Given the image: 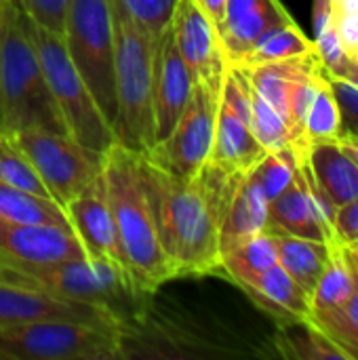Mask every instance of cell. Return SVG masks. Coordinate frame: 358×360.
Here are the masks:
<instances>
[{
    "label": "cell",
    "instance_id": "cell-36",
    "mask_svg": "<svg viewBox=\"0 0 358 360\" xmlns=\"http://www.w3.org/2000/svg\"><path fill=\"white\" fill-rule=\"evenodd\" d=\"M314 51H317L321 63L327 70H333V68H338L344 61L346 49L342 44L340 32H338V23L325 27L319 36H314Z\"/></svg>",
    "mask_w": 358,
    "mask_h": 360
},
{
    "label": "cell",
    "instance_id": "cell-29",
    "mask_svg": "<svg viewBox=\"0 0 358 360\" xmlns=\"http://www.w3.org/2000/svg\"><path fill=\"white\" fill-rule=\"evenodd\" d=\"M0 184L51 198L34 165L11 135H0Z\"/></svg>",
    "mask_w": 358,
    "mask_h": 360
},
{
    "label": "cell",
    "instance_id": "cell-11",
    "mask_svg": "<svg viewBox=\"0 0 358 360\" xmlns=\"http://www.w3.org/2000/svg\"><path fill=\"white\" fill-rule=\"evenodd\" d=\"M219 93L194 82L186 110L181 112L173 131L158 141L148 154L154 162L177 177L192 179L209 160L215 135V116Z\"/></svg>",
    "mask_w": 358,
    "mask_h": 360
},
{
    "label": "cell",
    "instance_id": "cell-24",
    "mask_svg": "<svg viewBox=\"0 0 358 360\" xmlns=\"http://www.w3.org/2000/svg\"><path fill=\"white\" fill-rule=\"evenodd\" d=\"M279 264L274 236L270 232L253 234L219 253V274L236 287L247 289L260 274Z\"/></svg>",
    "mask_w": 358,
    "mask_h": 360
},
{
    "label": "cell",
    "instance_id": "cell-21",
    "mask_svg": "<svg viewBox=\"0 0 358 360\" xmlns=\"http://www.w3.org/2000/svg\"><path fill=\"white\" fill-rule=\"evenodd\" d=\"M243 291L279 323L289 319H310V295L281 264L268 268Z\"/></svg>",
    "mask_w": 358,
    "mask_h": 360
},
{
    "label": "cell",
    "instance_id": "cell-14",
    "mask_svg": "<svg viewBox=\"0 0 358 360\" xmlns=\"http://www.w3.org/2000/svg\"><path fill=\"white\" fill-rule=\"evenodd\" d=\"M70 228L84 249L87 257L108 259L122 264V251L118 243V232L114 215L110 209L103 177L99 175L82 192H78L65 207Z\"/></svg>",
    "mask_w": 358,
    "mask_h": 360
},
{
    "label": "cell",
    "instance_id": "cell-44",
    "mask_svg": "<svg viewBox=\"0 0 358 360\" xmlns=\"http://www.w3.org/2000/svg\"><path fill=\"white\" fill-rule=\"evenodd\" d=\"M348 55H350V57H354V59L358 61V49L357 51H348Z\"/></svg>",
    "mask_w": 358,
    "mask_h": 360
},
{
    "label": "cell",
    "instance_id": "cell-35",
    "mask_svg": "<svg viewBox=\"0 0 358 360\" xmlns=\"http://www.w3.org/2000/svg\"><path fill=\"white\" fill-rule=\"evenodd\" d=\"M327 70V68H325ZM329 84L335 93L338 105H340V137H354L358 139V89L354 84L335 78L327 72Z\"/></svg>",
    "mask_w": 358,
    "mask_h": 360
},
{
    "label": "cell",
    "instance_id": "cell-12",
    "mask_svg": "<svg viewBox=\"0 0 358 360\" xmlns=\"http://www.w3.org/2000/svg\"><path fill=\"white\" fill-rule=\"evenodd\" d=\"M333 219L335 209L314 184L306 158L300 156V165L291 184L268 205L266 232L338 243Z\"/></svg>",
    "mask_w": 358,
    "mask_h": 360
},
{
    "label": "cell",
    "instance_id": "cell-37",
    "mask_svg": "<svg viewBox=\"0 0 358 360\" xmlns=\"http://www.w3.org/2000/svg\"><path fill=\"white\" fill-rule=\"evenodd\" d=\"M333 232L338 243L342 245L358 240V196L348 205H344L342 209H338L333 219Z\"/></svg>",
    "mask_w": 358,
    "mask_h": 360
},
{
    "label": "cell",
    "instance_id": "cell-27",
    "mask_svg": "<svg viewBox=\"0 0 358 360\" xmlns=\"http://www.w3.org/2000/svg\"><path fill=\"white\" fill-rule=\"evenodd\" d=\"M312 51H314V40H310L293 21V23H287L283 27L268 32L236 65L245 68V65H257V63H268V61H283V59L300 57Z\"/></svg>",
    "mask_w": 358,
    "mask_h": 360
},
{
    "label": "cell",
    "instance_id": "cell-19",
    "mask_svg": "<svg viewBox=\"0 0 358 360\" xmlns=\"http://www.w3.org/2000/svg\"><path fill=\"white\" fill-rule=\"evenodd\" d=\"M304 158L312 171L314 184L325 194L335 213L357 198L358 165L338 139L312 143Z\"/></svg>",
    "mask_w": 358,
    "mask_h": 360
},
{
    "label": "cell",
    "instance_id": "cell-22",
    "mask_svg": "<svg viewBox=\"0 0 358 360\" xmlns=\"http://www.w3.org/2000/svg\"><path fill=\"white\" fill-rule=\"evenodd\" d=\"M354 291V268L342 243H335L331 257L310 297V321L317 325L333 319Z\"/></svg>",
    "mask_w": 358,
    "mask_h": 360
},
{
    "label": "cell",
    "instance_id": "cell-20",
    "mask_svg": "<svg viewBox=\"0 0 358 360\" xmlns=\"http://www.w3.org/2000/svg\"><path fill=\"white\" fill-rule=\"evenodd\" d=\"M268 205L270 200L266 198L251 171L238 177L222 213L219 253L253 234L264 232L268 226Z\"/></svg>",
    "mask_w": 358,
    "mask_h": 360
},
{
    "label": "cell",
    "instance_id": "cell-41",
    "mask_svg": "<svg viewBox=\"0 0 358 360\" xmlns=\"http://www.w3.org/2000/svg\"><path fill=\"white\" fill-rule=\"evenodd\" d=\"M338 141L342 143V148L357 160L358 165V139H354V137H340Z\"/></svg>",
    "mask_w": 358,
    "mask_h": 360
},
{
    "label": "cell",
    "instance_id": "cell-6",
    "mask_svg": "<svg viewBox=\"0 0 358 360\" xmlns=\"http://www.w3.org/2000/svg\"><path fill=\"white\" fill-rule=\"evenodd\" d=\"M30 27L63 131L87 150L103 156V152L116 143V135L84 78L76 70L63 36L36 25L32 19Z\"/></svg>",
    "mask_w": 358,
    "mask_h": 360
},
{
    "label": "cell",
    "instance_id": "cell-26",
    "mask_svg": "<svg viewBox=\"0 0 358 360\" xmlns=\"http://www.w3.org/2000/svg\"><path fill=\"white\" fill-rule=\"evenodd\" d=\"M0 219L13 224H42L70 228L68 213L57 200L6 184H0Z\"/></svg>",
    "mask_w": 358,
    "mask_h": 360
},
{
    "label": "cell",
    "instance_id": "cell-32",
    "mask_svg": "<svg viewBox=\"0 0 358 360\" xmlns=\"http://www.w3.org/2000/svg\"><path fill=\"white\" fill-rule=\"evenodd\" d=\"M298 165H300L298 152L291 146H287L281 150L266 152V156L251 169V175L264 190L266 198L274 200L291 184Z\"/></svg>",
    "mask_w": 358,
    "mask_h": 360
},
{
    "label": "cell",
    "instance_id": "cell-10",
    "mask_svg": "<svg viewBox=\"0 0 358 360\" xmlns=\"http://www.w3.org/2000/svg\"><path fill=\"white\" fill-rule=\"evenodd\" d=\"M264 156L266 148L257 141L251 127L247 76L238 65L228 63L215 116L213 148L207 162L226 175H247Z\"/></svg>",
    "mask_w": 358,
    "mask_h": 360
},
{
    "label": "cell",
    "instance_id": "cell-23",
    "mask_svg": "<svg viewBox=\"0 0 358 360\" xmlns=\"http://www.w3.org/2000/svg\"><path fill=\"white\" fill-rule=\"evenodd\" d=\"M272 236L276 245L279 264L312 297L335 243L312 240V238L289 236V234H272Z\"/></svg>",
    "mask_w": 358,
    "mask_h": 360
},
{
    "label": "cell",
    "instance_id": "cell-38",
    "mask_svg": "<svg viewBox=\"0 0 358 360\" xmlns=\"http://www.w3.org/2000/svg\"><path fill=\"white\" fill-rule=\"evenodd\" d=\"M342 11L331 2V0H314V11H312V19H314V36H319L325 27L338 23Z\"/></svg>",
    "mask_w": 358,
    "mask_h": 360
},
{
    "label": "cell",
    "instance_id": "cell-40",
    "mask_svg": "<svg viewBox=\"0 0 358 360\" xmlns=\"http://www.w3.org/2000/svg\"><path fill=\"white\" fill-rule=\"evenodd\" d=\"M331 76H335V78H342V80H346V82H350V84H354L358 89V61L354 57H350L348 53H346V57H344V61L338 65V68H333V70H327Z\"/></svg>",
    "mask_w": 358,
    "mask_h": 360
},
{
    "label": "cell",
    "instance_id": "cell-7",
    "mask_svg": "<svg viewBox=\"0 0 358 360\" xmlns=\"http://www.w3.org/2000/svg\"><path fill=\"white\" fill-rule=\"evenodd\" d=\"M124 359L122 329L76 319H42L0 327V360Z\"/></svg>",
    "mask_w": 358,
    "mask_h": 360
},
{
    "label": "cell",
    "instance_id": "cell-17",
    "mask_svg": "<svg viewBox=\"0 0 358 360\" xmlns=\"http://www.w3.org/2000/svg\"><path fill=\"white\" fill-rule=\"evenodd\" d=\"M194 89V78L177 49L173 30L165 34L156 53L154 74V131L156 143L162 141L177 124Z\"/></svg>",
    "mask_w": 358,
    "mask_h": 360
},
{
    "label": "cell",
    "instance_id": "cell-34",
    "mask_svg": "<svg viewBox=\"0 0 358 360\" xmlns=\"http://www.w3.org/2000/svg\"><path fill=\"white\" fill-rule=\"evenodd\" d=\"M17 2L36 25L63 36L70 0H17Z\"/></svg>",
    "mask_w": 358,
    "mask_h": 360
},
{
    "label": "cell",
    "instance_id": "cell-28",
    "mask_svg": "<svg viewBox=\"0 0 358 360\" xmlns=\"http://www.w3.org/2000/svg\"><path fill=\"white\" fill-rule=\"evenodd\" d=\"M340 122H342L340 105H338L333 89L329 84L327 70L323 65V80L319 84V91L314 95V101L308 110L306 124H304V148H306V152L312 143L340 139Z\"/></svg>",
    "mask_w": 358,
    "mask_h": 360
},
{
    "label": "cell",
    "instance_id": "cell-2",
    "mask_svg": "<svg viewBox=\"0 0 358 360\" xmlns=\"http://www.w3.org/2000/svg\"><path fill=\"white\" fill-rule=\"evenodd\" d=\"M101 177L114 215L122 264L150 295L177 274L160 245L156 217L141 179L137 152L118 141L101 156Z\"/></svg>",
    "mask_w": 358,
    "mask_h": 360
},
{
    "label": "cell",
    "instance_id": "cell-43",
    "mask_svg": "<svg viewBox=\"0 0 358 360\" xmlns=\"http://www.w3.org/2000/svg\"><path fill=\"white\" fill-rule=\"evenodd\" d=\"M342 13L358 15V0H344V2H342Z\"/></svg>",
    "mask_w": 358,
    "mask_h": 360
},
{
    "label": "cell",
    "instance_id": "cell-9",
    "mask_svg": "<svg viewBox=\"0 0 358 360\" xmlns=\"http://www.w3.org/2000/svg\"><path fill=\"white\" fill-rule=\"evenodd\" d=\"M11 137L34 165L51 198L61 207L101 175V156L87 150L63 131L27 127Z\"/></svg>",
    "mask_w": 358,
    "mask_h": 360
},
{
    "label": "cell",
    "instance_id": "cell-39",
    "mask_svg": "<svg viewBox=\"0 0 358 360\" xmlns=\"http://www.w3.org/2000/svg\"><path fill=\"white\" fill-rule=\"evenodd\" d=\"M194 4L203 11V15L215 25V30L222 25L224 21V13H226V0H194Z\"/></svg>",
    "mask_w": 358,
    "mask_h": 360
},
{
    "label": "cell",
    "instance_id": "cell-16",
    "mask_svg": "<svg viewBox=\"0 0 358 360\" xmlns=\"http://www.w3.org/2000/svg\"><path fill=\"white\" fill-rule=\"evenodd\" d=\"M293 23L281 0H226L224 21L217 27L226 59L236 65L272 30Z\"/></svg>",
    "mask_w": 358,
    "mask_h": 360
},
{
    "label": "cell",
    "instance_id": "cell-13",
    "mask_svg": "<svg viewBox=\"0 0 358 360\" xmlns=\"http://www.w3.org/2000/svg\"><path fill=\"white\" fill-rule=\"evenodd\" d=\"M173 38L194 82L222 93L228 59L215 25L203 15L194 0H179L171 19Z\"/></svg>",
    "mask_w": 358,
    "mask_h": 360
},
{
    "label": "cell",
    "instance_id": "cell-31",
    "mask_svg": "<svg viewBox=\"0 0 358 360\" xmlns=\"http://www.w3.org/2000/svg\"><path fill=\"white\" fill-rule=\"evenodd\" d=\"M249 99H251V127L257 141L266 148V152L291 146L289 124L285 116L270 101H266L251 84H249Z\"/></svg>",
    "mask_w": 358,
    "mask_h": 360
},
{
    "label": "cell",
    "instance_id": "cell-45",
    "mask_svg": "<svg viewBox=\"0 0 358 360\" xmlns=\"http://www.w3.org/2000/svg\"><path fill=\"white\" fill-rule=\"evenodd\" d=\"M331 2H333V4H335V6H338L340 11H342V2H344V0H331Z\"/></svg>",
    "mask_w": 358,
    "mask_h": 360
},
{
    "label": "cell",
    "instance_id": "cell-3",
    "mask_svg": "<svg viewBox=\"0 0 358 360\" xmlns=\"http://www.w3.org/2000/svg\"><path fill=\"white\" fill-rule=\"evenodd\" d=\"M0 281L21 285L51 297L97 308L112 316L122 333L146 316V293L129 270L116 262L80 257L55 264H6L0 262Z\"/></svg>",
    "mask_w": 358,
    "mask_h": 360
},
{
    "label": "cell",
    "instance_id": "cell-33",
    "mask_svg": "<svg viewBox=\"0 0 358 360\" xmlns=\"http://www.w3.org/2000/svg\"><path fill=\"white\" fill-rule=\"evenodd\" d=\"M352 268H354V291L350 300L333 319H329L319 327L348 354V359L358 360V268L354 264Z\"/></svg>",
    "mask_w": 358,
    "mask_h": 360
},
{
    "label": "cell",
    "instance_id": "cell-30",
    "mask_svg": "<svg viewBox=\"0 0 358 360\" xmlns=\"http://www.w3.org/2000/svg\"><path fill=\"white\" fill-rule=\"evenodd\" d=\"M112 11H118L141 25L158 46L171 27V19L179 0H110Z\"/></svg>",
    "mask_w": 358,
    "mask_h": 360
},
{
    "label": "cell",
    "instance_id": "cell-8",
    "mask_svg": "<svg viewBox=\"0 0 358 360\" xmlns=\"http://www.w3.org/2000/svg\"><path fill=\"white\" fill-rule=\"evenodd\" d=\"M63 40L68 53L114 129V13L110 0H70Z\"/></svg>",
    "mask_w": 358,
    "mask_h": 360
},
{
    "label": "cell",
    "instance_id": "cell-5",
    "mask_svg": "<svg viewBox=\"0 0 358 360\" xmlns=\"http://www.w3.org/2000/svg\"><path fill=\"white\" fill-rule=\"evenodd\" d=\"M114 13V91L116 141L137 154L156 146L154 74L158 46L127 15Z\"/></svg>",
    "mask_w": 358,
    "mask_h": 360
},
{
    "label": "cell",
    "instance_id": "cell-46",
    "mask_svg": "<svg viewBox=\"0 0 358 360\" xmlns=\"http://www.w3.org/2000/svg\"><path fill=\"white\" fill-rule=\"evenodd\" d=\"M0 135H2V110H0Z\"/></svg>",
    "mask_w": 358,
    "mask_h": 360
},
{
    "label": "cell",
    "instance_id": "cell-4",
    "mask_svg": "<svg viewBox=\"0 0 358 360\" xmlns=\"http://www.w3.org/2000/svg\"><path fill=\"white\" fill-rule=\"evenodd\" d=\"M0 110L2 135L27 127L63 131L32 38L30 17L17 0H0Z\"/></svg>",
    "mask_w": 358,
    "mask_h": 360
},
{
    "label": "cell",
    "instance_id": "cell-15",
    "mask_svg": "<svg viewBox=\"0 0 358 360\" xmlns=\"http://www.w3.org/2000/svg\"><path fill=\"white\" fill-rule=\"evenodd\" d=\"M80 257H84V249L72 228L0 219V262L55 264Z\"/></svg>",
    "mask_w": 358,
    "mask_h": 360
},
{
    "label": "cell",
    "instance_id": "cell-25",
    "mask_svg": "<svg viewBox=\"0 0 358 360\" xmlns=\"http://www.w3.org/2000/svg\"><path fill=\"white\" fill-rule=\"evenodd\" d=\"M274 346H276L279 354L285 356V359L350 360L348 354L310 319L281 321Z\"/></svg>",
    "mask_w": 358,
    "mask_h": 360
},
{
    "label": "cell",
    "instance_id": "cell-42",
    "mask_svg": "<svg viewBox=\"0 0 358 360\" xmlns=\"http://www.w3.org/2000/svg\"><path fill=\"white\" fill-rule=\"evenodd\" d=\"M344 249H346V253H348V257L352 259V264L358 268V240L354 243H348V245H344Z\"/></svg>",
    "mask_w": 358,
    "mask_h": 360
},
{
    "label": "cell",
    "instance_id": "cell-1",
    "mask_svg": "<svg viewBox=\"0 0 358 360\" xmlns=\"http://www.w3.org/2000/svg\"><path fill=\"white\" fill-rule=\"evenodd\" d=\"M137 158L160 245L177 278L219 274V221L243 175H226L205 162L196 177L184 179L148 154Z\"/></svg>",
    "mask_w": 358,
    "mask_h": 360
},
{
    "label": "cell",
    "instance_id": "cell-18",
    "mask_svg": "<svg viewBox=\"0 0 358 360\" xmlns=\"http://www.w3.org/2000/svg\"><path fill=\"white\" fill-rule=\"evenodd\" d=\"M42 319H76V321L114 325L122 329L112 316H108L97 308L63 302L46 293L0 281V327L27 323V321H42Z\"/></svg>",
    "mask_w": 358,
    "mask_h": 360
}]
</instances>
